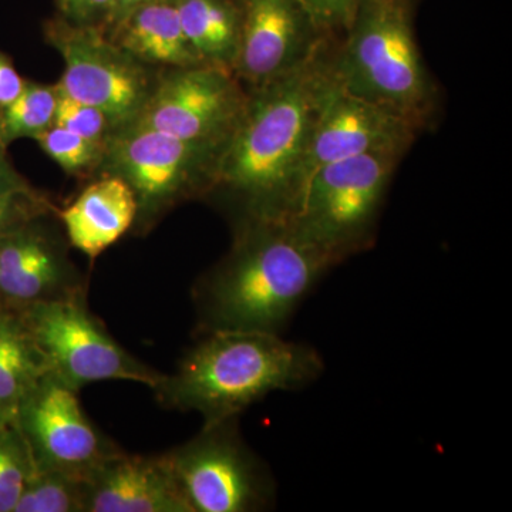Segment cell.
<instances>
[{
  "instance_id": "cell-1",
  "label": "cell",
  "mask_w": 512,
  "mask_h": 512,
  "mask_svg": "<svg viewBox=\"0 0 512 512\" xmlns=\"http://www.w3.org/2000/svg\"><path fill=\"white\" fill-rule=\"evenodd\" d=\"M333 42L326 40L292 73L252 90L241 120L221 147L211 188H221L237 202L242 224L291 218L313 127L332 80Z\"/></svg>"
},
{
  "instance_id": "cell-2",
  "label": "cell",
  "mask_w": 512,
  "mask_h": 512,
  "mask_svg": "<svg viewBox=\"0 0 512 512\" xmlns=\"http://www.w3.org/2000/svg\"><path fill=\"white\" fill-rule=\"evenodd\" d=\"M333 268L288 222H245L231 254L194 288L198 332L282 335Z\"/></svg>"
},
{
  "instance_id": "cell-3",
  "label": "cell",
  "mask_w": 512,
  "mask_h": 512,
  "mask_svg": "<svg viewBox=\"0 0 512 512\" xmlns=\"http://www.w3.org/2000/svg\"><path fill=\"white\" fill-rule=\"evenodd\" d=\"M325 372V360L308 343L244 330L201 333L171 375L153 392L161 406L197 412L204 424L239 417L276 392H296Z\"/></svg>"
},
{
  "instance_id": "cell-4",
  "label": "cell",
  "mask_w": 512,
  "mask_h": 512,
  "mask_svg": "<svg viewBox=\"0 0 512 512\" xmlns=\"http://www.w3.org/2000/svg\"><path fill=\"white\" fill-rule=\"evenodd\" d=\"M333 77L349 93L429 126L437 90L413 29V0H360L349 29L335 40Z\"/></svg>"
},
{
  "instance_id": "cell-5",
  "label": "cell",
  "mask_w": 512,
  "mask_h": 512,
  "mask_svg": "<svg viewBox=\"0 0 512 512\" xmlns=\"http://www.w3.org/2000/svg\"><path fill=\"white\" fill-rule=\"evenodd\" d=\"M403 156L370 153L323 165L303 185L288 224L333 266L375 242L397 164Z\"/></svg>"
},
{
  "instance_id": "cell-6",
  "label": "cell",
  "mask_w": 512,
  "mask_h": 512,
  "mask_svg": "<svg viewBox=\"0 0 512 512\" xmlns=\"http://www.w3.org/2000/svg\"><path fill=\"white\" fill-rule=\"evenodd\" d=\"M165 454L191 512L269 511L278 501L274 474L242 437L239 417L204 424Z\"/></svg>"
},
{
  "instance_id": "cell-7",
  "label": "cell",
  "mask_w": 512,
  "mask_h": 512,
  "mask_svg": "<svg viewBox=\"0 0 512 512\" xmlns=\"http://www.w3.org/2000/svg\"><path fill=\"white\" fill-rule=\"evenodd\" d=\"M15 311L42 353L47 373L76 392L107 380L141 383L153 390L163 377L111 338L87 309L84 292Z\"/></svg>"
},
{
  "instance_id": "cell-8",
  "label": "cell",
  "mask_w": 512,
  "mask_h": 512,
  "mask_svg": "<svg viewBox=\"0 0 512 512\" xmlns=\"http://www.w3.org/2000/svg\"><path fill=\"white\" fill-rule=\"evenodd\" d=\"M47 37L64 60L59 92L103 111L110 124L133 121L148 94L140 64L99 25H76L59 19L47 26Z\"/></svg>"
},
{
  "instance_id": "cell-9",
  "label": "cell",
  "mask_w": 512,
  "mask_h": 512,
  "mask_svg": "<svg viewBox=\"0 0 512 512\" xmlns=\"http://www.w3.org/2000/svg\"><path fill=\"white\" fill-rule=\"evenodd\" d=\"M237 76L212 64L177 69L147 97L130 128L194 143L224 144L247 107Z\"/></svg>"
},
{
  "instance_id": "cell-10",
  "label": "cell",
  "mask_w": 512,
  "mask_h": 512,
  "mask_svg": "<svg viewBox=\"0 0 512 512\" xmlns=\"http://www.w3.org/2000/svg\"><path fill=\"white\" fill-rule=\"evenodd\" d=\"M77 393L46 373L23 397L13 420L36 468L87 481L120 448L87 419Z\"/></svg>"
},
{
  "instance_id": "cell-11",
  "label": "cell",
  "mask_w": 512,
  "mask_h": 512,
  "mask_svg": "<svg viewBox=\"0 0 512 512\" xmlns=\"http://www.w3.org/2000/svg\"><path fill=\"white\" fill-rule=\"evenodd\" d=\"M222 146L181 140L147 128H130L114 138L111 154L117 175L136 194L137 215H153L191 191L211 188Z\"/></svg>"
},
{
  "instance_id": "cell-12",
  "label": "cell",
  "mask_w": 512,
  "mask_h": 512,
  "mask_svg": "<svg viewBox=\"0 0 512 512\" xmlns=\"http://www.w3.org/2000/svg\"><path fill=\"white\" fill-rule=\"evenodd\" d=\"M420 131L400 114L349 93L332 73L309 141L302 188L323 165L370 153L404 156Z\"/></svg>"
},
{
  "instance_id": "cell-13",
  "label": "cell",
  "mask_w": 512,
  "mask_h": 512,
  "mask_svg": "<svg viewBox=\"0 0 512 512\" xmlns=\"http://www.w3.org/2000/svg\"><path fill=\"white\" fill-rule=\"evenodd\" d=\"M241 42L234 73L252 90L301 67L330 39L301 0H239Z\"/></svg>"
},
{
  "instance_id": "cell-14",
  "label": "cell",
  "mask_w": 512,
  "mask_h": 512,
  "mask_svg": "<svg viewBox=\"0 0 512 512\" xmlns=\"http://www.w3.org/2000/svg\"><path fill=\"white\" fill-rule=\"evenodd\" d=\"M35 221L0 235V299L6 308L84 292L62 249Z\"/></svg>"
},
{
  "instance_id": "cell-15",
  "label": "cell",
  "mask_w": 512,
  "mask_h": 512,
  "mask_svg": "<svg viewBox=\"0 0 512 512\" xmlns=\"http://www.w3.org/2000/svg\"><path fill=\"white\" fill-rule=\"evenodd\" d=\"M86 512H191L167 454L107 458L86 481Z\"/></svg>"
},
{
  "instance_id": "cell-16",
  "label": "cell",
  "mask_w": 512,
  "mask_h": 512,
  "mask_svg": "<svg viewBox=\"0 0 512 512\" xmlns=\"http://www.w3.org/2000/svg\"><path fill=\"white\" fill-rule=\"evenodd\" d=\"M137 212L133 188L116 174L90 184L59 217L70 244L94 261L126 234Z\"/></svg>"
},
{
  "instance_id": "cell-17",
  "label": "cell",
  "mask_w": 512,
  "mask_h": 512,
  "mask_svg": "<svg viewBox=\"0 0 512 512\" xmlns=\"http://www.w3.org/2000/svg\"><path fill=\"white\" fill-rule=\"evenodd\" d=\"M113 42L141 62L174 69L204 64L184 35L175 0H148L114 25Z\"/></svg>"
},
{
  "instance_id": "cell-18",
  "label": "cell",
  "mask_w": 512,
  "mask_h": 512,
  "mask_svg": "<svg viewBox=\"0 0 512 512\" xmlns=\"http://www.w3.org/2000/svg\"><path fill=\"white\" fill-rule=\"evenodd\" d=\"M184 35L204 64L234 72L241 42L239 0H175Z\"/></svg>"
},
{
  "instance_id": "cell-19",
  "label": "cell",
  "mask_w": 512,
  "mask_h": 512,
  "mask_svg": "<svg viewBox=\"0 0 512 512\" xmlns=\"http://www.w3.org/2000/svg\"><path fill=\"white\" fill-rule=\"evenodd\" d=\"M47 373L18 312L0 305V410L15 419L23 397Z\"/></svg>"
},
{
  "instance_id": "cell-20",
  "label": "cell",
  "mask_w": 512,
  "mask_h": 512,
  "mask_svg": "<svg viewBox=\"0 0 512 512\" xmlns=\"http://www.w3.org/2000/svg\"><path fill=\"white\" fill-rule=\"evenodd\" d=\"M56 101V86L26 82L16 99L0 106V147L19 138H36L52 126Z\"/></svg>"
},
{
  "instance_id": "cell-21",
  "label": "cell",
  "mask_w": 512,
  "mask_h": 512,
  "mask_svg": "<svg viewBox=\"0 0 512 512\" xmlns=\"http://www.w3.org/2000/svg\"><path fill=\"white\" fill-rule=\"evenodd\" d=\"M13 512H86V481L35 467Z\"/></svg>"
},
{
  "instance_id": "cell-22",
  "label": "cell",
  "mask_w": 512,
  "mask_h": 512,
  "mask_svg": "<svg viewBox=\"0 0 512 512\" xmlns=\"http://www.w3.org/2000/svg\"><path fill=\"white\" fill-rule=\"evenodd\" d=\"M33 471L28 443L15 420H10L0 427V512L15 511Z\"/></svg>"
},
{
  "instance_id": "cell-23",
  "label": "cell",
  "mask_w": 512,
  "mask_h": 512,
  "mask_svg": "<svg viewBox=\"0 0 512 512\" xmlns=\"http://www.w3.org/2000/svg\"><path fill=\"white\" fill-rule=\"evenodd\" d=\"M35 140L47 156L69 174H79L92 168L100 160L104 148L57 126L46 128Z\"/></svg>"
},
{
  "instance_id": "cell-24",
  "label": "cell",
  "mask_w": 512,
  "mask_h": 512,
  "mask_svg": "<svg viewBox=\"0 0 512 512\" xmlns=\"http://www.w3.org/2000/svg\"><path fill=\"white\" fill-rule=\"evenodd\" d=\"M110 121L103 111L73 99L57 90L55 117L52 126L66 128L77 136L104 147V133Z\"/></svg>"
},
{
  "instance_id": "cell-25",
  "label": "cell",
  "mask_w": 512,
  "mask_h": 512,
  "mask_svg": "<svg viewBox=\"0 0 512 512\" xmlns=\"http://www.w3.org/2000/svg\"><path fill=\"white\" fill-rule=\"evenodd\" d=\"M360 0H301L316 28L330 39L345 35Z\"/></svg>"
},
{
  "instance_id": "cell-26",
  "label": "cell",
  "mask_w": 512,
  "mask_h": 512,
  "mask_svg": "<svg viewBox=\"0 0 512 512\" xmlns=\"http://www.w3.org/2000/svg\"><path fill=\"white\" fill-rule=\"evenodd\" d=\"M47 204L30 190L0 194V235L23 227L45 214Z\"/></svg>"
},
{
  "instance_id": "cell-27",
  "label": "cell",
  "mask_w": 512,
  "mask_h": 512,
  "mask_svg": "<svg viewBox=\"0 0 512 512\" xmlns=\"http://www.w3.org/2000/svg\"><path fill=\"white\" fill-rule=\"evenodd\" d=\"M62 19L76 25H99L107 22L113 0H57Z\"/></svg>"
},
{
  "instance_id": "cell-28",
  "label": "cell",
  "mask_w": 512,
  "mask_h": 512,
  "mask_svg": "<svg viewBox=\"0 0 512 512\" xmlns=\"http://www.w3.org/2000/svg\"><path fill=\"white\" fill-rule=\"evenodd\" d=\"M25 84L9 57L0 52V106L16 99Z\"/></svg>"
},
{
  "instance_id": "cell-29",
  "label": "cell",
  "mask_w": 512,
  "mask_h": 512,
  "mask_svg": "<svg viewBox=\"0 0 512 512\" xmlns=\"http://www.w3.org/2000/svg\"><path fill=\"white\" fill-rule=\"evenodd\" d=\"M5 148L0 147V194L2 192L28 190V185L23 183L15 171L12 170L5 156H3Z\"/></svg>"
},
{
  "instance_id": "cell-30",
  "label": "cell",
  "mask_w": 512,
  "mask_h": 512,
  "mask_svg": "<svg viewBox=\"0 0 512 512\" xmlns=\"http://www.w3.org/2000/svg\"><path fill=\"white\" fill-rule=\"evenodd\" d=\"M146 2H148V0H113V8H111V13L107 22L111 23V25H116V23L119 22L120 19H123L128 12L137 8L141 3Z\"/></svg>"
},
{
  "instance_id": "cell-31",
  "label": "cell",
  "mask_w": 512,
  "mask_h": 512,
  "mask_svg": "<svg viewBox=\"0 0 512 512\" xmlns=\"http://www.w3.org/2000/svg\"><path fill=\"white\" fill-rule=\"evenodd\" d=\"M10 420H13L12 417H10L9 414H6L5 412H2V410H0V427L5 426V424L9 423Z\"/></svg>"
}]
</instances>
